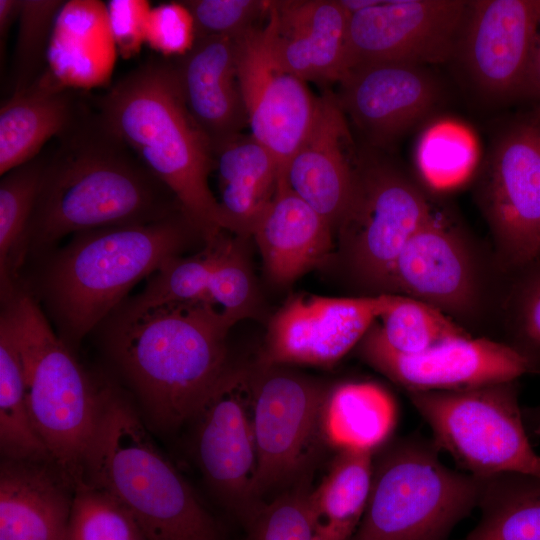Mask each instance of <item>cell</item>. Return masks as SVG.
Listing matches in <instances>:
<instances>
[{
    "instance_id": "ac0fdd59",
    "label": "cell",
    "mask_w": 540,
    "mask_h": 540,
    "mask_svg": "<svg viewBox=\"0 0 540 540\" xmlns=\"http://www.w3.org/2000/svg\"><path fill=\"white\" fill-rule=\"evenodd\" d=\"M336 100L345 116L376 146L389 145L421 121L439 100L423 66L375 62L351 68Z\"/></svg>"
},
{
    "instance_id": "484cf974",
    "label": "cell",
    "mask_w": 540,
    "mask_h": 540,
    "mask_svg": "<svg viewBox=\"0 0 540 540\" xmlns=\"http://www.w3.org/2000/svg\"><path fill=\"white\" fill-rule=\"evenodd\" d=\"M213 156L222 228L238 237L252 236L277 191L281 166L264 146L242 133L214 145Z\"/></svg>"
},
{
    "instance_id": "5b68a950",
    "label": "cell",
    "mask_w": 540,
    "mask_h": 540,
    "mask_svg": "<svg viewBox=\"0 0 540 540\" xmlns=\"http://www.w3.org/2000/svg\"><path fill=\"white\" fill-rule=\"evenodd\" d=\"M100 413L82 482L115 498L147 540H220L215 521L157 448L137 411L115 388H100Z\"/></svg>"
},
{
    "instance_id": "e575fe53",
    "label": "cell",
    "mask_w": 540,
    "mask_h": 540,
    "mask_svg": "<svg viewBox=\"0 0 540 540\" xmlns=\"http://www.w3.org/2000/svg\"><path fill=\"white\" fill-rule=\"evenodd\" d=\"M477 148L471 133L462 125L441 121L429 126L416 148V162L422 176L437 188L462 181L473 168Z\"/></svg>"
},
{
    "instance_id": "4dcf8cb0",
    "label": "cell",
    "mask_w": 540,
    "mask_h": 540,
    "mask_svg": "<svg viewBox=\"0 0 540 540\" xmlns=\"http://www.w3.org/2000/svg\"><path fill=\"white\" fill-rule=\"evenodd\" d=\"M44 156L18 166L0 182V285L7 303L19 289L18 271L27 254V232L38 196Z\"/></svg>"
},
{
    "instance_id": "7a4b0ae2",
    "label": "cell",
    "mask_w": 540,
    "mask_h": 540,
    "mask_svg": "<svg viewBox=\"0 0 540 540\" xmlns=\"http://www.w3.org/2000/svg\"><path fill=\"white\" fill-rule=\"evenodd\" d=\"M114 312L109 353L151 420L171 430L193 419L230 371L232 326L207 302Z\"/></svg>"
},
{
    "instance_id": "f6af8a7d",
    "label": "cell",
    "mask_w": 540,
    "mask_h": 540,
    "mask_svg": "<svg viewBox=\"0 0 540 540\" xmlns=\"http://www.w3.org/2000/svg\"><path fill=\"white\" fill-rule=\"evenodd\" d=\"M20 0H0V44L1 52L6 43L8 31L15 20H18Z\"/></svg>"
},
{
    "instance_id": "7402d4cb",
    "label": "cell",
    "mask_w": 540,
    "mask_h": 540,
    "mask_svg": "<svg viewBox=\"0 0 540 540\" xmlns=\"http://www.w3.org/2000/svg\"><path fill=\"white\" fill-rule=\"evenodd\" d=\"M74 490L52 461L2 458L0 540H67Z\"/></svg>"
},
{
    "instance_id": "f546056e",
    "label": "cell",
    "mask_w": 540,
    "mask_h": 540,
    "mask_svg": "<svg viewBox=\"0 0 540 540\" xmlns=\"http://www.w3.org/2000/svg\"><path fill=\"white\" fill-rule=\"evenodd\" d=\"M478 507L481 518L466 540H540V478L520 473L481 478Z\"/></svg>"
},
{
    "instance_id": "74e56055",
    "label": "cell",
    "mask_w": 540,
    "mask_h": 540,
    "mask_svg": "<svg viewBox=\"0 0 540 540\" xmlns=\"http://www.w3.org/2000/svg\"><path fill=\"white\" fill-rule=\"evenodd\" d=\"M62 0H20L13 57V93L35 83L48 69L47 54Z\"/></svg>"
},
{
    "instance_id": "83f0119b",
    "label": "cell",
    "mask_w": 540,
    "mask_h": 540,
    "mask_svg": "<svg viewBox=\"0 0 540 540\" xmlns=\"http://www.w3.org/2000/svg\"><path fill=\"white\" fill-rule=\"evenodd\" d=\"M396 423L391 395L372 382H344L329 388L321 413L322 437L339 451L381 446Z\"/></svg>"
},
{
    "instance_id": "277c9868",
    "label": "cell",
    "mask_w": 540,
    "mask_h": 540,
    "mask_svg": "<svg viewBox=\"0 0 540 540\" xmlns=\"http://www.w3.org/2000/svg\"><path fill=\"white\" fill-rule=\"evenodd\" d=\"M193 234L201 236L183 212L149 224L74 234L50 258L40 287L63 336L79 342L141 279L180 256Z\"/></svg>"
},
{
    "instance_id": "4316f807",
    "label": "cell",
    "mask_w": 540,
    "mask_h": 540,
    "mask_svg": "<svg viewBox=\"0 0 540 540\" xmlns=\"http://www.w3.org/2000/svg\"><path fill=\"white\" fill-rule=\"evenodd\" d=\"M117 53L106 4L95 0L64 3L47 54L48 70L60 84L76 90L107 83Z\"/></svg>"
},
{
    "instance_id": "3957f363",
    "label": "cell",
    "mask_w": 540,
    "mask_h": 540,
    "mask_svg": "<svg viewBox=\"0 0 540 540\" xmlns=\"http://www.w3.org/2000/svg\"><path fill=\"white\" fill-rule=\"evenodd\" d=\"M95 105L106 127L174 194L205 243L224 232L209 186L213 147L186 106L175 63L144 62Z\"/></svg>"
},
{
    "instance_id": "52a82bcc",
    "label": "cell",
    "mask_w": 540,
    "mask_h": 540,
    "mask_svg": "<svg viewBox=\"0 0 540 540\" xmlns=\"http://www.w3.org/2000/svg\"><path fill=\"white\" fill-rule=\"evenodd\" d=\"M438 450L435 443L405 439L380 454L350 540H447L478 506L481 478L448 468Z\"/></svg>"
},
{
    "instance_id": "9a60e30c",
    "label": "cell",
    "mask_w": 540,
    "mask_h": 540,
    "mask_svg": "<svg viewBox=\"0 0 540 540\" xmlns=\"http://www.w3.org/2000/svg\"><path fill=\"white\" fill-rule=\"evenodd\" d=\"M193 419L196 456L206 481L246 524L259 505L252 496L257 450L244 373L230 369Z\"/></svg>"
},
{
    "instance_id": "d6986e66",
    "label": "cell",
    "mask_w": 540,
    "mask_h": 540,
    "mask_svg": "<svg viewBox=\"0 0 540 540\" xmlns=\"http://www.w3.org/2000/svg\"><path fill=\"white\" fill-rule=\"evenodd\" d=\"M388 293L425 302L447 315L471 313L479 301L480 285L469 246L433 216L400 252Z\"/></svg>"
},
{
    "instance_id": "d4e9b609",
    "label": "cell",
    "mask_w": 540,
    "mask_h": 540,
    "mask_svg": "<svg viewBox=\"0 0 540 540\" xmlns=\"http://www.w3.org/2000/svg\"><path fill=\"white\" fill-rule=\"evenodd\" d=\"M83 101L75 89L60 84L47 71L27 89L13 93L0 109V174L36 157L52 137L74 123Z\"/></svg>"
},
{
    "instance_id": "ee69618b",
    "label": "cell",
    "mask_w": 540,
    "mask_h": 540,
    "mask_svg": "<svg viewBox=\"0 0 540 540\" xmlns=\"http://www.w3.org/2000/svg\"><path fill=\"white\" fill-rule=\"evenodd\" d=\"M524 94L540 98V22L529 65Z\"/></svg>"
},
{
    "instance_id": "9c48e42d",
    "label": "cell",
    "mask_w": 540,
    "mask_h": 540,
    "mask_svg": "<svg viewBox=\"0 0 540 540\" xmlns=\"http://www.w3.org/2000/svg\"><path fill=\"white\" fill-rule=\"evenodd\" d=\"M434 215L423 192L388 164H356L351 201L337 229L354 279L388 293L395 262L412 235Z\"/></svg>"
},
{
    "instance_id": "6da1fadb",
    "label": "cell",
    "mask_w": 540,
    "mask_h": 540,
    "mask_svg": "<svg viewBox=\"0 0 540 540\" xmlns=\"http://www.w3.org/2000/svg\"><path fill=\"white\" fill-rule=\"evenodd\" d=\"M45 157L27 232V254L69 234L161 221L182 212L174 194L84 103Z\"/></svg>"
},
{
    "instance_id": "30bf717a",
    "label": "cell",
    "mask_w": 540,
    "mask_h": 540,
    "mask_svg": "<svg viewBox=\"0 0 540 540\" xmlns=\"http://www.w3.org/2000/svg\"><path fill=\"white\" fill-rule=\"evenodd\" d=\"M249 381L257 468L252 496L257 505L269 492L308 465L321 433L329 388L308 377L262 365Z\"/></svg>"
},
{
    "instance_id": "8992f818",
    "label": "cell",
    "mask_w": 540,
    "mask_h": 540,
    "mask_svg": "<svg viewBox=\"0 0 540 540\" xmlns=\"http://www.w3.org/2000/svg\"><path fill=\"white\" fill-rule=\"evenodd\" d=\"M2 315L23 362L26 398L35 431L52 461L76 486L100 413V388L54 333L36 300L19 290Z\"/></svg>"
},
{
    "instance_id": "ab89813d",
    "label": "cell",
    "mask_w": 540,
    "mask_h": 540,
    "mask_svg": "<svg viewBox=\"0 0 540 540\" xmlns=\"http://www.w3.org/2000/svg\"><path fill=\"white\" fill-rule=\"evenodd\" d=\"M193 16L196 37L239 38L266 20L271 1L187 0L182 1Z\"/></svg>"
},
{
    "instance_id": "ffe728a7",
    "label": "cell",
    "mask_w": 540,
    "mask_h": 540,
    "mask_svg": "<svg viewBox=\"0 0 540 540\" xmlns=\"http://www.w3.org/2000/svg\"><path fill=\"white\" fill-rule=\"evenodd\" d=\"M349 13L340 1H271L264 35L271 53L304 82H338L349 71Z\"/></svg>"
},
{
    "instance_id": "f1b7e54d",
    "label": "cell",
    "mask_w": 540,
    "mask_h": 540,
    "mask_svg": "<svg viewBox=\"0 0 540 540\" xmlns=\"http://www.w3.org/2000/svg\"><path fill=\"white\" fill-rule=\"evenodd\" d=\"M370 451H339L309 504L319 540H350L366 508L372 481Z\"/></svg>"
},
{
    "instance_id": "8d00e7d4",
    "label": "cell",
    "mask_w": 540,
    "mask_h": 540,
    "mask_svg": "<svg viewBox=\"0 0 540 540\" xmlns=\"http://www.w3.org/2000/svg\"><path fill=\"white\" fill-rule=\"evenodd\" d=\"M67 540H147L132 514L106 492L75 486Z\"/></svg>"
},
{
    "instance_id": "836d02e7",
    "label": "cell",
    "mask_w": 540,
    "mask_h": 540,
    "mask_svg": "<svg viewBox=\"0 0 540 540\" xmlns=\"http://www.w3.org/2000/svg\"><path fill=\"white\" fill-rule=\"evenodd\" d=\"M378 331L394 351L414 355L444 342L469 336L447 314L402 295L401 300L381 318Z\"/></svg>"
},
{
    "instance_id": "603a6c76",
    "label": "cell",
    "mask_w": 540,
    "mask_h": 540,
    "mask_svg": "<svg viewBox=\"0 0 540 540\" xmlns=\"http://www.w3.org/2000/svg\"><path fill=\"white\" fill-rule=\"evenodd\" d=\"M175 64L186 106L212 147L240 134L248 116L237 75L235 39L198 37Z\"/></svg>"
},
{
    "instance_id": "e0dca14e",
    "label": "cell",
    "mask_w": 540,
    "mask_h": 540,
    "mask_svg": "<svg viewBox=\"0 0 540 540\" xmlns=\"http://www.w3.org/2000/svg\"><path fill=\"white\" fill-rule=\"evenodd\" d=\"M540 22V0L469 2L463 56L474 81L497 97L524 94Z\"/></svg>"
},
{
    "instance_id": "d6a6232c",
    "label": "cell",
    "mask_w": 540,
    "mask_h": 540,
    "mask_svg": "<svg viewBox=\"0 0 540 540\" xmlns=\"http://www.w3.org/2000/svg\"><path fill=\"white\" fill-rule=\"evenodd\" d=\"M221 234L205 243L201 253L168 261L151 276L139 294L117 309L140 312L165 305L204 302L219 253Z\"/></svg>"
},
{
    "instance_id": "60d3db41",
    "label": "cell",
    "mask_w": 540,
    "mask_h": 540,
    "mask_svg": "<svg viewBox=\"0 0 540 540\" xmlns=\"http://www.w3.org/2000/svg\"><path fill=\"white\" fill-rule=\"evenodd\" d=\"M511 302V344L540 367V261L520 270Z\"/></svg>"
},
{
    "instance_id": "cb8c5ba5",
    "label": "cell",
    "mask_w": 540,
    "mask_h": 540,
    "mask_svg": "<svg viewBox=\"0 0 540 540\" xmlns=\"http://www.w3.org/2000/svg\"><path fill=\"white\" fill-rule=\"evenodd\" d=\"M252 236L270 280L287 285L322 264L333 247V228L293 193L281 177Z\"/></svg>"
},
{
    "instance_id": "f35d334b",
    "label": "cell",
    "mask_w": 540,
    "mask_h": 540,
    "mask_svg": "<svg viewBox=\"0 0 540 540\" xmlns=\"http://www.w3.org/2000/svg\"><path fill=\"white\" fill-rule=\"evenodd\" d=\"M310 491L300 483L259 504L246 523L248 540H319L310 510Z\"/></svg>"
},
{
    "instance_id": "2e32d148",
    "label": "cell",
    "mask_w": 540,
    "mask_h": 540,
    "mask_svg": "<svg viewBox=\"0 0 540 540\" xmlns=\"http://www.w3.org/2000/svg\"><path fill=\"white\" fill-rule=\"evenodd\" d=\"M237 75L250 135L284 168L308 135L320 97L285 70L267 44L263 25L235 39Z\"/></svg>"
},
{
    "instance_id": "8fae6325",
    "label": "cell",
    "mask_w": 540,
    "mask_h": 540,
    "mask_svg": "<svg viewBox=\"0 0 540 540\" xmlns=\"http://www.w3.org/2000/svg\"><path fill=\"white\" fill-rule=\"evenodd\" d=\"M468 9L461 0H371L349 14V70L375 62L424 66L448 60Z\"/></svg>"
},
{
    "instance_id": "5bb4252c",
    "label": "cell",
    "mask_w": 540,
    "mask_h": 540,
    "mask_svg": "<svg viewBox=\"0 0 540 540\" xmlns=\"http://www.w3.org/2000/svg\"><path fill=\"white\" fill-rule=\"evenodd\" d=\"M485 206L502 263L518 271L540 261V120L521 122L498 142Z\"/></svg>"
},
{
    "instance_id": "7c38bea8",
    "label": "cell",
    "mask_w": 540,
    "mask_h": 540,
    "mask_svg": "<svg viewBox=\"0 0 540 540\" xmlns=\"http://www.w3.org/2000/svg\"><path fill=\"white\" fill-rule=\"evenodd\" d=\"M401 298L391 293L294 296L272 317L260 364L333 365Z\"/></svg>"
},
{
    "instance_id": "44dd1931",
    "label": "cell",
    "mask_w": 540,
    "mask_h": 540,
    "mask_svg": "<svg viewBox=\"0 0 540 540\" xmlns=\"http://www.w3.org/2000/svg\"><path fill=\"white\" fill-rule=\"evenodd\" d=\"M347 119L336 97H320L308 135L287 162L282 178L288 188L337 228L354 191Z\"/></svg>"
},
{
    "instance_id": "d590c367",
    "label": "cell",
    "mask_w": 540,
    "mask_h": 540,
    "mask_svg": "<svg viewBox=\"0 0 540 540\" xmlns=\"http://www.w3.org/2000/svg\"><path fill=\"white\" fill-rule=\"evenodd\" d=\"M242 237L220 236L219 253L204 302L217 309L233 326L256 308V291Z\"/></svg>"
},
{
    "instance_id": "1f68e13d",
    "label": "cell",
    "mask_w": 540,
    "mask_h": 540,
    "mask_svg": "<svg viewBox=\"0 0 540 540\" xmlns=\"http://www.w3.org/2000/svg\"><path fill=\"white\" fill-rule=\"evenodd\" d=\"M0 450L2 458L52 461L30 418L21 353L4 315L0 318Z\"/></svg>"
},
{
    "instance_id": "4fadbf2b",
    "label": "cell",
    "mask_w": 540,
    "mask_h": 540,
    "mask_svg": "<svg viewBox=\"0 0 540 540\" xmlns=\"http://www.w3.org/2000/svg\"><path fill=\"white\" fill-rule=\"evenodd\" d=\"M358 349L366 363L407 392L465 389L540 375V367L513 345L470 335L406 355L391 349L374 323Z\"/></svg>"
},
{
    "instance_id": "7bdbcfd3",
    "label": "cell",
    "mask_w": 540,
    "mask_h": 540,
    "mask_svg": "<svg viewBox=\"0 0 540 540\" xmlns=\"http://www.w3.org/2000/svg\"><path fill=\"white\" fill-rule=\"evenodd\" d=\"M152 7L146 0H110L108 22L117 52L125 59L136 56L146 43V26Z\"/></svg>"
},
{
    "instance_id": "bcb514c9",
    "label": "cell",
    "mask_w": 540,
    "mask_h": 540,
    "mask_svg": "<svg viewBox=\"0 0 540 540\" xmlns=\"http://www.w3.org/2000/svg\"><path fill=\"white\" fill-rule=\"evenodd\" d=\"M522 414L527 431L540 436V405L522 408Z\"/></svg>"
},
{
    "instance_id": "ba28073f",
    "label": "cell",
    "mask_w": 540,
    "mask_h": 540,
    "mask_svg": "<svg viewBox=\"0 0 540 540\" xmlns=\"http://www.w3.org/2000/svg\"><path fill=\"white\" fill-rule=\"evenodd\" d=\"M407 393L432 429L435 445L469 474L485 478L520 473L540 478V455L528 437L517 380Z\"/></svg>"
},
{
    "instance_id": "b9f144b4",
    "label": "cell",
    "mask_w": 540,
    "mask_h": 540,
    "mask_svg": "<svg viewBox=\"0 0 540 540\" xmlns=\"http://www.w3.org/2000/svg\"><path fill=\"white\" fill-rule=\"evenodd\" d=\"M196 29L192 14L179 2L152 7L146 26V43L164 57H183L194 46Z\"/></svg>"
}]
</instances>
